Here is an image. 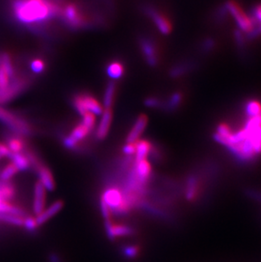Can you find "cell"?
<instances>
[{
    "label": "cell",
    "instance_id": "obj_14",
    "mask_svg": "<svg viewBox=\"0 0 261 262\" xmlns=\"http://www.w3.org/2000/svg\"><path fill=\"white\" fill-rule=\"evenodd\" d=\"M148 118L145 115H140L135 121L134 126L129 132L126 137V143H136L139 141L140 137L146 128Z\"/></svg>",
    "mask_w": 261,
    "mask_h": 262
},
{
    "label": "cell",
    "instance_id": "obj_2",
    "mask_svg": "<svg viewBox=\"0 0 261 262\" xmlns=\"http://www.w3.org/2000/svg\"><path fill=\"white\" fill-rule=\"evenodd\" d=\"M0 121L8 126L9 128L13 131L14 134L21 136H28L31 134V127L28 122L17 116L11 111L0 106Z\"/></svg>",
    "mask_w": 261,
    "mask_h": 262
},
{
    "label": "cell",
    "instance_id": "obj_32",
    "mask_svg": "<svg viewBox=\"0 0 261 262\" xmlns=\"http://www.w3.org/2000/svg\"><path fill=\"white\" fill-rule=\"evenodd\" d=\"M100 211L105 221L111 220L112 210L110 208V206H108L107 204L105 203V201H103L102 199H100Z\"/></svg>",
    "mask_w": 261,
    "mask_h": 262
},
{
    "label": "cell",
    "instance_id": "obj_34",
    "mask_svg": "<svg viewBox=\"0 0 261 262\" xmlns=\"http://www.w3.org/2000/svg\"><path fill=\"white\" fill-rule=\"evenodd\" d=\"M139 251H140V249L139 247L135 246V245H129L124 249V254L129 259H133V258H136L139 255Z\"/></svg>",
    "mask_w": 261,
    "mask_h": 262
},
{
    "label": "cell",
    "instance_id": "obj_8",
    "mask_svg": "<svg viewBox=\"0 0 261 262\" xmlns=\"http://www.w3.org/2000/svg\"><path fill=\"white\" fill-rule=\"evenodd\" d=\"M89 129L85 126L84 124H77L75 126L74 129L72 130V133L70 134L69 136L64 138V145L67 147V149H75L77 147V144L80 141H82L90 133Z\"/></svg>",
    "mask_w": 261,
    "mask_h": 262
},
{
    "label": "cell",
    "instance_id": "obj_37",
    "mask_svg": "<svg viewBox=\"0 0 261 262\" xmlns=\"http://www.w3.org/2000/svg\"><path fill=\"white\" fill-rule=\"evenodd\" d=\"M236 43L239 48H244L246 44V38L245 35L241 31H236L235 34Z\"/></svg>",
    "mask_w": 261,
    "mask_h": 262
},
{
    "label": "cell",
    "instance_id": "obj_9",
    "mask_svg": "<svg viewBox=\"0 0 261 262\" xmlns=\"http://www.w3.org/2000/svg\"><path fill=\"white\" fill-rule=\"evenodd\" d=\"M101 199L110 206L113 212H116L123 205L124 193L117 188H110L104 192Z\"/></svg>",
    "mask_w": 261,
    "mask_h": 262
},
{
    "label": "cell",
    "instance_id": "obj_6",
    "mask_svg": "<svg viewBox=\"0 0 261 262\" xmlns=\"http://www.w3.org/2000/svg\"><path fill=\"white\" fill-rule=\"evenodd\" d=\"M62 17L66 23L73 28H80L85 26L86 20L75 5H68L61 11Z\"/></svg>",
    "mask_w": 261,
    "mask_h": 262
},
{
    "label": "cell",
    "instance_id": "obj_22",
    "mask_svg": "<svg viewBox=\"0 0 261 262\" xmlns=\"http://www.w3.org/2000/svg\"><path fill=\"white\" fill-rule=\"evenodd\" d=\"M124 66L120 61L110 62L107 67V74L112 79H119L124 74Z\"/></svg>",
    "mask_w": 261,
    "mask_h": 262
},
{
    "label": "cell",
    "instance_id": "obj_23",
    "mask_svg": "<svg viewBox=\"0 0 261 262\" xmlns=\"http://www.w3.org/2000/svg\"><path fill=\"white\" fill-rule=\"evenodd\" d=\"M115 89H116V85L115 82H110L106 87L105 97H104V106L105 109H110L112 106L115 99Z\"/></svg>",
    "mask_w": 261,
    "mask_h": 262
},
{
    "label": "cell",
    "instance_id": "obj_19",
    "mask_svg": "<svg viewBox=\"0 0 261 262\" xmlns=\"http://www.w3.org/2000/svg\"><path fill=\"white\" fill-rule=\"evenodd\" d=\"M10 159H11V162L17 167L18 171L25 172V171H27L31 167V164H30L28 158L26 157V154H24L23 152H21V153H12L11 157H10Z\"/></svg>",
    "mask_w": 261,
    "mask_h": 262
},
{
    "label": "cell",
    "instance_id": "obj_7",
    "mask_svg": "<svg viewBox=\"0 0 261 262\" xmlns=\"http://www.w3.org/2000/svg\"><path fill=\"white\" fill-rule=\"evenodd\" d=\"M47 190L39 181H37L34 185V202H32V210L35 216L44 211L46 208Z\"/></svg>",
    "mask_w": 261,
    "mask_h": 262
},
{
    "label": "cell",
    "instance_id": "obj_41",
    "mask_svg": "<svg viewBox=\"0 0 261 262\" xmlns=\"http://www.w3.org/2000/svg\"><path fill=\"white\" fill-rule=\"evenodd\" d=\"M1 158H2V157H1V155H0V159H1Z\"/></svg>",
    "mask_w": 261,
    "mask_h": 262
},
{
    "label": "cell",
    "instance_id": "obj_10",
    "mask_svg": "<svg viewBox=\"0 0 261 262\" xmlns=\"http://www.w3.org/2000/svg\"><path fill=\"white\" fill-rule=\"evenodd\" d=\"M146 14L154 21L157 28L163 34H169L172 31V24L170 22L169 19L165 16L164 14L160 13L155 9L152 7H148L145 10Z\"/></svg>",
    "mask_w": 261,
    "mask_h": 262
},
{
    "label": "cell",
    "instance_id": "obj_18",
    "mask_svg": "<svg viewBox=\"0 0 261 262\" xmlns=\"http://www.w3.org/2000/svg\"><path fill=\"white\" fill-rule=\"evenodd\" d=\"M153 146L150 142L145 139H139L136 142V153H135V162L146 159L147 157L152 151Z\"/></svg>",
    "mask_w": 261,
    "mask_h": 262
},
{
    "label": "cell",
    "instance_id": "obj_16",
    "mask_svg": "<svg viewBox=\"0 0 261 262\" xmlns=\"http://www.w3.org/2000/svg\"><path fill=\"white\" fill-rule=\"evenodd\" d=\"M64 207V202L62 201H54L48 208L44 209V211L40 215L36 216L37 222L39 226L46 223L47 221L50 220L52 217L56 216L59 211H61Z\"/></svg>",
    "mask_w": 261,
    "mask_h": 262
},
{
    "label": "cell",
    "instance_id": "obj_11",
    "mask_svg": "<svg viewBox=\"0 0 261 262\" xmlns=\"http://www.w3.org/2000/svg\"><path fill=\"white\" fill-rule=\"evenodd\" d=\"M139 44H140L142 52H143L144 58L148 62V64L151 67L157 66L158 61H159V58H158L157 48L154 42L147 38H142L139 40Z\"/></svg>",
    "mask_w": 261,
    "mask_h": 262
},
{
    "label": "cell",
    "instance_id": "obj_20",
    "mask_svg": "<svg viewBox=\"0 0 261 262\" xmlns=\"http://www.w3.org/2000/svg\"><path fill=\"white\" fill-rule=\"evenodd\" d=\"M200 183L198 178L195 177H190L187 180V187H186V198L189 201H194L197 198L200 193Z\"/></svg>",
    "mask_w": 261,
    "mask_h": 262
},
{
    "label": "cell",
    "instance_id": "obj_29",
    "mask_svg": "<svg viewBox=\"0 0 261 262\" xmlns=\"http://www.w3.org/2000/svg\"><path fill=\"white\" fill-rule=\"evenodd\" d=\"M192 67V64L190 63H183V64H177V67H173L171 71V75L172 77H178L180 75L184 74L188 72Z\"/></svg>",
    "mask_w": 261,
    "mask_h": 262
},
{
    "label": "cell",
    "instance_id": "obj_3",
    "mask_svg": "<svg viewBox=\"0 0 261 262\" xmlns=\"http://www.w3.org/2000/svg\"><path fill=\"white\" fill-rule=\"evenodd\" d=\"M72 102L76 111L81 116H83L87 112H91L94 115H101L104 111L103 106L100 105V102L93 96L87 93L75 95Z\"/></svg>",
    "mask_w": 261,
    "mask_h": 262
},
{
    "label": "cell",
    "instance_id": "obj_31",
    "mask_svg": "<svg viewBox=\"0 0 261 262\" xmlns=\"http://www.w3.org/2000/svg\"><path fill=\"white\" fill-rule=\"evenodd\" d=\"M82 122L87 126V128L89 129L90 131H92V129L94 128L95 123H96L94 114L91 113V112L85 113L82 116Z\"/></svg>",
    "mask_w": 261,
    "mask_h": 262
},
{
    "label": "cell",
    "instance_id": "obj_17",
    "mask_svg": "<svg viewBox=\"0 0 261 262\" xmlns=\"http://www.w3.org/2000/svg\"><path fill=\"white\" fill-rule=\"evenodd\" d=\"M102 118L100 121L99 126H97V139L103 140L107 137L109 131H110V124L112 121V111L110 109H105L103 111Z\"/></svg>",
    "mask_w": 261,
    "mask_h": 262
},
{
    "label": "cell",
    "instance_id": "obj_1",
    "mask_svg": "<svg viewBox=\"0 0 261 262\" xmlns=\"http://www.w3.org/2000/svg\"><path fill=\"white\" fill-rule=\"evenodd\" d=\"M12 8L15 18L27 26L44 23L61 15L62 11L52 0H15Z\"/></svg>",
    "mask_w": 261,
    "mask_h": 262
},
{
    "label": "cell",
    "instance_id": "obj_26",
    "mask_svg": "<svg viewBox=\"0 0 261 262\" xmlns=\"http://www.w3.org/2000/svg\"><path fill=\"white\" fill-rule=\"evenodd\" d=\"M245 113L249 117L261 115V104L257 101H248L245 105Z\"/></svg>",
    "mask_w": 261,
    "mask_h": 262
},
{
    "label": "cell",
    "instance_id": "obj_28",
    "mask_svg": "<svg viewBox=\"0 0 261 262\" xmlns=\"http://www.w3.org/2000/svg\"><path fill=\"white\" fill-rule=\"evenodd\" d=\"M253 21V27L259 26L261 25V3H258L253 6L252 9V16L250 17Z\"/></svg>",
    "mask_w": 261,
    "mask_h": 262
},
{
    "label": "cell",
    "instance_id": "obj_39",
    "mask_svg": "<svg viewBox=\"0 0 261 262\" xmlns=\"http://www.w3.org/2000/svg\"><path fill=\"white\" fill-rule=\"evenodd\" d=\"M215 45V43L211 39H207L205 40V43L203 44V49L205 51H210L213 47Z\"/></svg>",
    "mask_w": 261,
    "mask_h": 262
},
{
    "label": "cell",
    "instance_id": "obj_21",
    "mask_svg": "<svg viewBox=\"0 0 261 262\" xmlns=\"http://www.w3.org/2000/svg\"><path fill=\"white\" fill-rule=\"evenodd\" d=\"M6 141H7L6 142L7 143L6 145L8 146L11 153H21V152L24 151V149L26 148L25 142L19 135L8 136Z\"/></svg>",
    "mask_w": 261,
    "mask_h": 262
},
{
    "label": "cell",
    "instance_id": "obj_4",
    "mask_svg": "<svg viewBox=\"0 0 261 262\" xmlns=\"http://www.w3.org/2000/svg\"><path fill=\"white\" fill-rule=\"evenodd\" d=\"M225 9L229 13L232 14L233 18L235 19L238 26L243 32L248 34L253 29V21L250 17L246 15L245 12L241 8L234 0H229L225 5Z\"/></svg>",
    "mask_w": 261,
    "mask_h": 262
},
{
    "label": "cell",
    "instance_id": "obj_24",
    "mask_svg": "<svg viewBox=\"0 0 261 262\" xmlns=\"http://www.w3.org/2000/svg\"><path fill=\"white\" fill-rule=\"evenodd\" d=\"M18 172L17 167L12 162L9 163L8 165H6V167H4L2 172H0V180L4 181V182H9L15 175L18 173Z\"/></svg>",
    "mask_w": 261,
    "mask_h": 262
},
{
    "label": "cell",
    "instance_id": "obj_35",
    "mask_svg": "<svg viewBox=\"0 0 261 262\" xmlns=\"http://www.w3.org/2000/svg\"><path fill=\"white\" fill-rule=\"evenodd\" d=\"M123 153L128 156L135 155L136 143H126L125 146L123 147Z\"/></svg>",
    "mask_w": 261,
    "mask_h": 262
},
{
    "label": "cell",
    "instance_id": "obj_25",
    "mask_svg": "<svg viewBox=\"0 0 261 262\" xmlns=\"http://www.w3.org/2000/svg\"><path fill=\"white\" fill-rule=\"evenodd\" d=\"M182 99H183L182 93H180V92H176L170 97L167 104L165 105V108L168 111H173L177 110L182 103Z\"/></svg>",
    "mask_w": 261,
    "mask_h": 262
},
{
    "label": "cell",
    "instance_id": "obj_33",
    "mask_svg": "<svg viewBox=\"0 0 261 262\" xmlns=\"http://www.w3.org/2000/svg\"><path fill=\"white\" fill-rule=\"evenodd\" d=\"M31 69L34 73L40 74L45 69V63L41 59H35L31 61Z\"/></svg>",
    "mask_w": 261,
    "mask_h": 262
},
{
    "label": "cell",
    "instance_id": "obj_5",
    "mask_svg": "<svg viewBox=\"0 0 261 262\" xmlns=\"http://www.w3.org/2000/svg\"><path fill=\"white\" fill-rule=\"evenodd\" d=\"M8 87L3 93H0V105L12 101L28 86V80L22 77H14Z\"/></svg>",
    "mask_w": 261,
    "mask_h": 262
},
{
    "label": "cell",
    "instance_id": "obj_30",
    "mask_svg": "<svg viewBox=\"0 0 261 262\" xmlns=\"http://www.w3.org/2000/svg\"><path fill=\"white\" fill-rule=\"evenodd\" d=\"M23 226L29 232H34L39 227L36 216H27L24 218Z\"/></svg>",
    "mask_w": 261,
    "mask_h": 262
},
{
    "label": "cell",
    "instance_id": "obj_36",
    "mask_svg": "<svg viewBox=\"0 0 261 262\" xmlns=\"http://www.w3.org/2000/svg\"><path fill=\"white\" fill-rule=\"evenodd\" d=\"M144 104H145V106L150 107V108H158L161 106V101L155 97H149V98L146 99L144 101Z\"/></svg>",
    "mask_w": 261,
    "mask_h": 262
},
{
    "label": "cell",
    "instance_id": "obj_27",
    "mask_svg": "<svg viewBox=\"0 0 261 262\" xmlns=\"http://www.w3.org/2000/svg\"><path fill=\"white\" fill-rule=\"evenodd\" d=\"M0 64L3 66L4 68L6 69L11 78L15 77V75H16L15 69H14L11 57L7 53H1V63H0Z\"/></svg>",
    "mask_w": 261,
    "mask_h": 262
},
{
    "label": "cell",
    "instance_id": "obj_12",
    "mask_svg": "<svg viewBox=\"0 0 261 262\" xmlns=\"http://www.w3.org/2000/svg\"><path fill=\"white\" fill-rule=\"evenodd\" d=\"M105 226L108 237L111 239L130 236L134 233V229L130 226L123 225V224L114 223L111 220L105 221Z\"/></svg>",
    "mask_w": 261,
    "mask_h": 262
},
{
    "label": "cell",
    "instance_id": "obj_40",
    "mask_svg": "<svg viewBox=\"0 0 261 262\" xmlns=\"http://www.w3.org/2000/svg\"><path fill=\"white\" fill-rule=\"evenodd\" d=\"M259 30H260V31H261V25H260V26H259Z\"/></svg>",
    "mask_w": 261,
    "mask_h": 262
},
{
    "label": "cell",
    "instance_id": "obj_38",
    "mask_svg": "<svg viewBox=\"0 0 261 262\" xmlns=\"http://www.w3.org/2000/svg\"><path fill=\"white\" fill-rule=\"evenodd\" d=\"M11 154L12 153H11L7 145L3 144V143H0V155H1V157H9L10 158Z\"/></svg>",
    "mask_w": 261,
    "mask_h": 262
},
{
    "label": "cell",
    "instance_id": "obj_15",
    "mask_svg": "<svg viewBox=\"0 0 261 262\" xmlns=\"http://www.w3.org/2000/svg\"><path fill=\"white\" fill-rule=\"evenodd\" d=\"M35 170L39 177V182L46 188V190L50 192L54 191L55 188V182L51 171L44 164L39 165Z\"/></svg>",
    "mask_w": 261,
    "mask_h": 262
},
{
    "label": "cell",
    "instance_id": "obj_13",
    "mask_svg": "<svg viewBox=\"0 0 261 262\" xmlns=\"http://www.w3.org/2000/svg\"><path fill=\"white\" fill-rule=\"evenodd\" d=\"M139 182L145 185L151 176L152 167L148 159H143L134 163V168L132 169Z\"/></svg>",
    "mask_w": 261,
    "mask_h": 262
}]
</instances>
